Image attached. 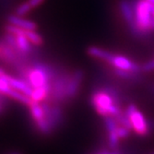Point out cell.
<instances>
[{"mask_svg":"<svg viewBox=\"0 0 154 154\" xmlns=\"http://www.w3.org/2000/svg\"><path fill=\"white\" fill-rule=\"evenodd\" d=\"M87 54L90 55V57L98 59V60H101L103 62H107L109 60V58L111 57L112 55V52L105 50L103 48L101 47H98V46H90L87 49Z\"/></svg>","mask_w":154,"mask_h":154,"instance_id":"30bf717a","label":"cell"},{"mask_svg":"<svg viewBox=\"0 0 154 154\" xmlns=\"http://www.w3.org/2000/svg\"><path fill=\"white\" fill-rule=\"evenodd\" d=\"M147 1H149L150 4H152V5L154 6V0H147Z\"/></svg>","mask_w":154,"mask_h":154,"instance_id":"44dd1931","label":"cell"},{"mask_svg":"<svg viewBox=\"0 0 154 154\" xmlns=\"http://www.w3.org/2000/svg\"><path fill=\"white\" fill-rule=\"evenodd\" d=\"M12 90L8 82L5 79L4 75L0 77V93H2L4 95H8V92Z\"/></svg>","mask_w":154,"mask_h":154,"instance_id":"2e32d148","label":"cell"},{"mask_svg":"<svg viewBox=\"0 0 154 154\" xmlns=\"http://www.w3.org/2000/svg\"><path fill=\"white\" fill-rule=\"evenodd\" d=\"M31 111V115L32 119L35 121L36 124L42 122L44 119H45V110L44 107L40 103L34 102L32 100L31 103L28 105Z\"/></svg>","mask_w":154,"mask_h":154,"instance_id":"8fae6325","label":"cell"},{"mask_svg":"<svg viewBox=\"0 0 154 154\" xmlns=\"http://www.w3.org/2000/svg\"><path fill=\"white\" fill-rule=\"evenodd\" d=\"M125 110L133 133L139 137H147L153 131V123L146 117L136 104L130 103Z\"/></svg>","mask_w":154,"mask_h":154,"instance_id":"3957f363","label":"cell"},{"mask_svg":"<svg viewBox=\"0 0 154 154\" xmlns=\"http://www.w3.org/2000/svg\"><path fill=\"white\" fill-rule=\"evenodd\" d=\"M91 104L97 114L103 118L116 117L125 108L122 107V97L114 87H103L96 90L91 95Z\"/></svg>","mask_w":154,"mask_h":154,"instance_id":"6da1fadb","label":"cell"},{"mask_svg":"<svg viewBox=\"0 0 154 154\" xmlns=\"http://www.w3.org/2000/svg\"><path fill=\"white\" fill-rule=\"evenodd\" d=\"M32 9V6L30 5L29 1H27V2H23L21 3L20 5L18 6V8H16V15L18 16H25L27 15L28 13H29L31 10Z\"/></svg>","mask_w":154,"mask_h":154,"instance_id":"9a60e30c","label":"cell"},{"mask_svg":"<svg viewBox=\"0 0 154 154\" xmlns=\"http://www.w3.org/2000/svg\"><path fill=\"white\" fill-rule=\"evenodd\" d=\"M106 64L111 68H116V69H121V70L130 71V72L143 73L141 69V65H139L133 59L123 54L113 53L109 60L106 62Z\"/></svg>","mask_w":154,"mask_h":154,"instance_id":"8992f818","label":"cell"},{"mask_svg":"<svg viewBox=\"0 0 154 154\" xmlns=\"http://www.w3.org/2000/svg\"><path fill=\"white\" fill-rule=\"evenodd\" d=\"M118 9L131 35L138 39V31L135 22V0H120Z\"/></svg>","mask_w":154,"mask_h":154,"instance_id":"277c9868","label":"cell"},{"mask_svg":"<svg viewBox=\"0 0 154 154\" xmlns=\"http://www.w3.org/2000/svg\"><path fill=\"white\" fill-rule=\"evenodd\" d=\"M16 40V46H17V51L20 52L21 54H28L32 51V43L28 40L26 35L24 34V31L22 33L14 35Z\"/></svg>","mask_w":154,"mask_h":154,"instance_id":"7c38bea8","label":"cell"},{"mask_svg":"<svg viewBox=\"0 0 154 154\" xmlns=\"http://www.w3.org/2000/svg\"><path fill=\"white\" fill-rule=\"evenodd\" d=\"M4 77H5V79H7V81L8 82V84H9L12 89L19 91L26 94L27 96L31 97V95L32 93V91H33V88L25 79H17V78L11 77L9 75H7V74H5Z\"/></svg>","mask_w":154,"mask_h":154,"instance_id":"ba28073f","label":"cell"},{"mask_svg":"<svg viewBox=\"0 0 154 154\" xmlns=\"http://www.w3.org/2000/svg\"><path fill=\"white\" fill-rule=\"evenodd\" d=\"M82 79L83 72L81 70H76L72 75H70L66 85V98H67V99H73V98H75L78 95Z\"/></svg>","mask_w":154,"mask_h":154,"instance_id":"52a82bcc","label":"cell"},{"mask_svg":"<svg viewBox=\"0 0 154 154\" xmlns=\"http://www.w3.org/2000/svg\"><path fill=\"white\" fill-rule=\"evenodd\" d=\"M28 1H29V3L32 6V8H34L39 7L41 4H43V2L45 1V0H28Z\"/></svg>","mask_w":154,"mask_h":154,"instance_id":"e0dca14e","label":"cell"},{"mask_svg":"<svg viewBox=\"0 0 154 154\" xmlns=\"http://www.w3.org/2000/svg\"><path fill=\"white\" fill-rule=\"evenodd\" d=\"M24 34L32 45L39 46L43 44V37L36 32V30H24Z\"/></svg>","mask_w":154,"mask_h":154,"instance_id":"5bb4252c","label":"cell"},{"mask_svg":"<svg viewBox=\"0 0 154 154\" xmlns=\"http://www.w3.org/2000/svg\"><path fill=\"white\" fill-rule=\"evenodd\" d=\"M135 22L138 39H144L154 32V6L147 0H135Z\"/></svg>","mask_w":154,"mask_h":154,"instance_id":"7a4b0ae2","label":"cell"},{"mask_svg":"<svg viewBox=\"0 0 154 154\" xmlns=\"http://www.w3.org/2000/svg\"><path fill=\"white\" fill-rule=\"evenodd\" d=\"M149 90L151 91V92L154 94V83H152L151 85H150V87H149Z\"/></svg>","mask_w":154,"mask_h":154,"instance_id":"d6986e66","label":"cell"},{"mask_svg":"<svg viewBox=\"0 0 154 154\" xmlns=\"http://www.w3.org/2000/svg\"><path fill=\"white\" fill-rule=\"evenodd\" d=\"M2 112H3V106H2V104H1V103H0V114H1Z\"/></svg>","mask_w":154,"mask_h":154,"instance_id":"ffe728a7","label":"cell"},{"mask_svg":"<svg viewBox=\"0 0 154 154\" xmlns=\"http://www.w3.org/2000/svg\"><path fill=\"white\" fill-rule=\"evenodd\" d=\"M51 73L47 67H45L43 65L36 66L31 68L27 72V77L25 80L30 84L33 88H41L51 85L50 79H51Z\"/></svg>","mask_w":154,"mask_h":154,"instance_id":"5b68a950","label":"cell"},{"mask_svg":"<svg viewBox=\"0 0 154 154\" xmlns=\"http://www.w3.org/2000/svg\"><path fill=\"white\" fill-rule=\"evenodd\" d=\"M8 22L11 25H14L18 28H20L22 30H36L37 24L30 20L22 18L21 16L18 15H11L8 18Z\"/></svg>","mask_w":154,"mask_h":154,"instance_id":"9c48e42d","label":"cell"},{"mask_svg":"<svg viewBox=\"0 0 154 154\" xmlns=\"http://www.w3.org/2000/svg\"><path fill=\"white\" fill-rule=\"evenodd\" d=\"M51 90H52V85L33 89L32 93L30 98L34 102L41 103V102H43L45 99H46L48 94H50V92H51Z\"/></svg>","mask_w":154,"mask_h":154,"instance_id":"4fadbf2b","label":"cell"},{"mask_svg":"<svg viewBox=\"0 0 154 154\" xmlns=\"http://www.w3.org/2000/svg\"><path fill=\"white\" fill-rule=\"evenodd\" d=\"M99 154H118L116 152H109V151H103V152H101Z\"/></svg>","mask_w":154,"mask_h":154,"instance_id":"ac0fdd59","label":"cell"},{"mask_svg":"<svg viewBox=\"0 0 154 154\" xmlns=\"http://www.w3.org/2000/svg\"><path fill=\"white\" fill-rule=\"evenodd\" d=\"M153 154H154V153H153Z\"/></svg>","mask_w":154,"mask_h":154,"instance_id":"603a6c76","label":"cell"},{"mask_svg":"<svg viewBox=\"0 0 154 154\" xmlns=\"http://www.w3.org/2000/svg\"><path fill=\"white\" fill-rule=\"evenodd\" d=\"M11 154H19V153H15V152H14V153H11Z\"/></svg>","mask_w":154,"mask_h":154,"instance_id":"7402d4cb","label":"cell"}]
</instances>
